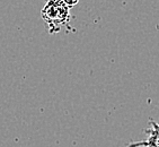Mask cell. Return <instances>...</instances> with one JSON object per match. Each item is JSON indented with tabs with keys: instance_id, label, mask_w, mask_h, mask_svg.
Segmentation results:
<instances>
[{
	"instance_id": "6da1fadb",
	"label": "cell",
	"mask_w": 159,
	"mask_h": 147,
	"mask_svg": "<svg viewBox=\"0 0 159 147\" xmlns=\"http://www.w3.org/2000/svg\"><path fill=\"white\" fill-rule=\"evenodd\" d=\"M42 18L49 25L50 32H59L69 21V8L61 0H50L42 9Z\"/></svg>"
},
{
	"instance_id": "7a4b0ae2",
	"label": "cell",
	"mask_w": 159,
	"mask_h": 147,
	"mask_svg": "<svg viewBox=\"0 0 159 147\" xmlns=\"http://www.w3.org/2000/svg\"><path fill=\"white\" fill-rule=\"evenodd\" d=\"M147 138L128 144V147H159V122L150 120V127L144 130Z\"/></svg>"
},
{
	"instance_id": "3957f363",
	"label": "cell",
	"mask_w": 159,
	"mask_h": 147,
	"mask_svg": "<svg viewBox=\"0 0 159 147\" xmlns=\"http://www.w3.org/2000/svg\"><path fill=\"white\" fill-rule=\"evenodd\" d=\"M61 1L68 7V8H69V9L72 8V7H75L77 3L79 2V0H61Z\"/></svg>"
},
{
	"instance_id": "277c9868",
	"label": "cell",
	"mask_w": 159,
	"mask_h": 147,
	"mask_svg": "<svg viewBox=\"0 0 159 147\" xmlns=\"http://www.w3.org/2000/svg\"><path fill=\"white\" fill-rule=\"evenodd\" d=\"M48 1H50V0H48Z\"/></svg>"
}]
</instances>
